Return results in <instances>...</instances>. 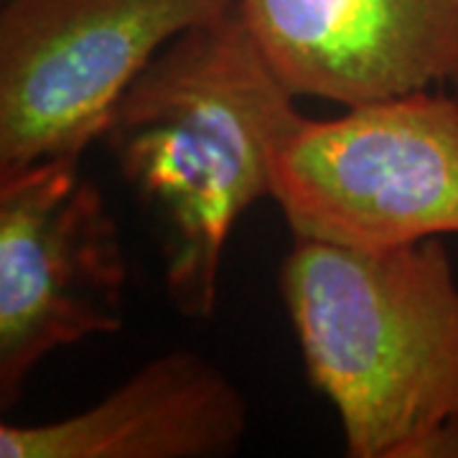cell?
Listing matches in <instances>:
<instances>
[{
  "instance_id": "obj_7",
  "label": "cell",
  "mask_w": 458,
  "mask_h": 458,
  "mask_svg": "<svg viewBox=\"0 0 458 458\" xmlns=\"http://www.w3.org/2000/svg\"><path fill=\"white\" fill-rule=\"evenodd\" d=\"M247 403L197 352L143 364L95 405L49 423H3V458H225L240 451Z\"/></svg>"
},
{
  "instance_id": "obj_2",
  "label": "cell",
  "mask_w": 458,
  "mask_h": 458,
  "mask_svg": "<svg viewBox=\"0 0 458 458\" xmlns=\"http://www.w3.org/2000/svg\"><path fill=\"white\" fill-rule=\"evenodd\" d=\"M280 295L352 458H426L458 418V280L441 240L293 237Z\"/></svg>"
},
{
  "instance_id": "obj_6",
  "label": "cell",
  "mask_w": 458,
  "mask_h": 458,
  "mask_svg": "<svg viewBox=\"0 0 458 458\" xmlns=\"http://www.w3.org/2000/svg\"><path fill=\"white\" fill-rule=\"evenodd\" d=\"M298 98L342 107L458 89V0H234Z\"/></svg>"
},
{
  "instance_id": "obj_1",
  "label": "cell",
  "mask_w": 458,
  "mask_h": 458,
  "mask_svg": "<svg viewBox=\"0 0 458 458\" xmlns=\"http://www.w3.org/2000/svg\"><path fill=\"white\" fill-rule=\"evenodd\" d=\"M237 5L174 38L117 102L102 140L161 229L174 309L216 311L229 237L273 194L276 156L303 114Z\"/></svg>"
},
{
  "instance_id": "obj_5",
  "label": "cell",
  "mask_w": 458,
  "mask_h": 458,
  "mask_svg": "<svg viewBox=\"0 0 458 458\" xmlns=\"http://www.w3.org/2000/svg\"><path fill=\"white\" fill-rule=\"evenodd\" d=\"M82 156L0 176V408L49 354L123 327L128 262Z\"/></svg>"
},
{
  "instance_id": "obj_4",
  "label": "cell",
  "mask_w": 458,
  "mask_h": 458,
  "mask_svg": "<svg viewBox=\"0 0 458 458\" xmlns=\"http://www.w3.org/2000/svg\"><path fill=\"white\" fill-rule=\"evenodd\" d=\"M234 0H3L0 176L82 156L161 51Z\"/></svg>"
},
{
  "instance_id": "obj_3",
  "label": "cell",
  "mask_w": 458,
  "mask_h": 458,
  "mask_svg": "<svg viewBox=\"0 0 458 458\" xmlns=\"http://www.w3.org/2000/svg\"><path fill=\"white\" fill-rule=\"evenodd\" d=\"M270 199L293 237L394 247L458 234V99L426 89L303 117Z\"/></svg>"
}]
</instances>
